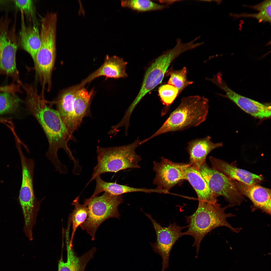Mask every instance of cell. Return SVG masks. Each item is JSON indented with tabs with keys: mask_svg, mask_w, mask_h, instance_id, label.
<instances>
[{
	"mask_svg": "<svg viewBox=\"0 0 271 271\" xmlns=\"http://www.w3.org/2000/svg\"><path fill=\"white\" fill-rule=\"evenodd\" d=\"M20 101L16 94L8 92H0V115L16 112L18 110Z\"/></svg>",
	"mask_w": 271,
	"mask_h": 271,
	"instance_id": "d4e9b609",
	"label": "cell"
},
{
	"mask_svg": "<svg viewBox=\"0 0 271 271\" xmlns=\"http://www.w3.org/2000/svg\"><path fill=\"white\" fill-rule=\"evenodd\" d=\"M187 73V69L185 67L178 70H172L169 73L170 77L168 83L176 88L179 95L186 87L193 83V82L188 80Z\"/></svg>",
	"mask_w": 271,
	"mask_h": 271,
	"instance_id": "484cf974",
	"label": "cell"
},
{
	"mask_svg": "<svg viewBox=\"0 0 271 271\" xmlns=\"http://www.w3.org/2000/svg\"><path fill=\"white\" fill-rule=\"evenodd\" d=\"M232 180L239 192L251 200L254 207L270 215V189L262 186L258 184H248Z\"/></svg>",
	"mask_w": 271,
	"mask_h": 271,
	"instance_id": "4fadbf2b",
	"label": "cell"
},
{
	"mask_svg": "<svg viewBox=\"0 0 271 271\" xmlns=\"http://www.w3.org/2000/svg\"><path fill=\"white\" fill-rule=\"evenodd\" d=\"M95 179L96 183V187L91 197L96 196L98 194L104 191L114 195H121L124 193L133 192L151 193L152 191V189L137 188L116 183L106 182L101 179L100 175L97 177Z\"/></svg>",
	"mask_w": 271,
	"mask_h": 271,
	"instance_id": "44dd1931",
	"label": "cell"
},
{
	"mask_svg": "<svg viewBox=\"0 0 271 271\" xmlns=\"http://www.w3.org/2000/svg\"><path fill=\"white\" fill-rule=\"evenodd\" d=\"M145 214L150 220L156 234V242L150 244L154 251L161 256V271H165L169 267V256L172 248L177 241L184 235L182 231L187 226L181 227L174 222L170 223L167 227H162L154 219L151 215Z\"/></svg>",
	"mask_w": 271,
	"mask_h": 271,
	"instance_id": "9c48e42d",
	"label": "cell"
},
{
	"mask_svg": "<svg viewBox=\"0 0 271 271\" xmlns=\"http://www.w3.org/2000/svg\"><path fill=\"white\" fill-rule=\"evenodd\" d=\"M127 63V62L122 58L116 56H109L107 55L101 66L82 81L81 83L84 86L96 78L102 76L107 78H125L127 76L125 71Z\"/></svg>",
	"mask_w": 271,
	"mask_h": 271,
	"instance_id": "e0dca14e",
	"label": "cell"
},
{
	"mask_svg": "<svg viewBox=\"0 0 271 271\" xmlns=\"http://www.w3.org/2000/svg\"><path fill=\"white\" fill-rule=\"evenodd\" d=\"M158 93L162 104L166 107L162 111V115H163L168 111L169 107L179 95V92L176 88L168 84L160 87Z\"/></svg>",
	"mask_w": 271,
	"mask_h": 271,
	"instance_id": "4316f807",
	"label": "cell"
},
{
	"mask_svg": "<svg viewBox=\"0 0 271 271\" xmlns=\"http://www.w3.org/2000/svg\"><path fill=\"white\" fill-rule=\"evenodd\" d=\"M184 180H188L195 190L199 201L210 202H218L199 171L189 164L185 171Z\"/></svg>",
	"mask_w": 271,
	"mask_h": 271,
	"instance_id": "ffe728a7",
	"label": "cell"
},
{
	"mask_svg": "<svg viewBox=\"0 0 271 271\" xmlns=\"http://www.w3.org/2000/svg\"><path fill=\"white\" fill-rule=\"evenodd\" d=\"M178 1L175 0H169V1H160L161 3H165L168 4H170L174 3L175 1Z\"/></svg>",
	"mask_w": 271,
	"mask_h": 271,
	"instance_id": "4dcf8cb0",
	"label": "cell"
},
{
	"mask_svg": "<svg viewBox=\"0 0 271 271\" xmlns=\"http://www.w3.org/2000/svg\"><path fill=\"white\" fill-rule=\"evenodd\" d=\"M213 83L225 92V95L222 96L232 101L247 113L261 119L270 117V103H261L238 94L228 87L221 76L215 78Z\"/></svg>",
	"mask_w": 271,
	"mask_h": 271,
	"instance_id": "7c38bea8",
	"label": "cell"
},
{
	"mask_svg": "<svg viewBox=\"0 0 271 271\" xmlns=\"http://www.w3.org/2000/svg\"><path fill=\"white\" fill-rule=\"evenodd\" d=\"M21 29L20 32V44L22 48L31 56L34 62L41 45V37L37 25L27 26L25 24L24 14L21 11Z\"/></svg>",
	"mask_w": 271,
	"mask_h": 271,
	"instance_id": "ac0fdd59",
	"label": "cell"
},
{
	"mask_svg": "<svg viewBox=\"0 0 271 271\" xmlns=\"http://www.w3.org/2000/svg\"><path fill=\"white\" fill-rule=\"evenodd\" d=\"M79 196L76 197L73 201L72 205L74 207L72 212L69 218L72 222V230L70 240V245H73V240L76 230L78 227L84 223L87 219L88 215V210L87 205L79 202Z\"/></svg>",
	"mask_w": 271,
	"mask_h": 271,
	"instance_id": "603a6c76",
	"label": "cell"
},
{
	"mask_svg": "<svg viewBox=\"0 0 271 271\" xmlns=\"http://www.w3.org/2000/svg\"><path fill=\"white\" fill-rule=\"evenodd\" d=\"M20 86L14 83L2 86H0V92H8L16 94L18 92H20Z\"/></svg>",
	"mask_w": 271,
	"mask_h": 271,
	"instance_id": "f546056e",
	"label": "cell"
},
{
	"mask_svg": "<svg viewBox=\"0 0 271 271\" xmlns=\"http://www.w3.org/2000/svg\"><path fill=\"white\" fill-rule=\"evenodd\" d=\"M209 107V100L204 96L193 95L183 97L161 126L144 142L162 134L181 131L199 125L206 120Z\"/></svg>",
	"mask_w": 271,
	"mask_h": 271,
	"instance_id": "3957f363",
	"label": "cell"
},
{
	"mask_svg": "<svg viewBox=\"0 0 271 271\" xmlns=\"http://www.w3.org/2000/svg\"><path fill=\"white\" fill-rule=\"evenodd\" d=\"M121 6L139 12L162 10L167 6L149 0H129L121 1Z\"/></svg>",
	"mask_w": 271,
	"mask_h": 271,
	"instance_id": "cb8c5ba5",
	"label": "cell"
},
{
	"mask_svg": "<svg viewBox=\"0 0 271 271\" xmlns=\"http://www.w3.org/2000/svg\"><path fill=\"white\" fill-rule=\"evenodd\" d=\"M7 119L6 118H0V123H4L6 122Z\"/></svg>",
	"mask_w": 271,
	"mask_h": 271,
	"instance_id": "1f68e13d",
	"label": "cell"
},
{
	"mask_svg": "<svg viewBox=\"0 0 271 271\" xmlns=\"http://www.w3.org/2000/svg\"><path fill=\"white\" fill-rule=\"evenodd\" d=\"M209 159L212 168L230 179L248 184H258L263 181V178L261 175L239 168L233 164L212 156H210Z\"/></svg>",
	"mask_w": 271,
	"mask_h": 271,
	"instance_id": "5bb4252c",
	"label": "cell"
},
{
	"mask_svg": "<svg viewBox=\"0 0 271 271\" xmlns=\"http://www.w3.org/2000/svg\"><path fill=\"white\" fill-rule=\"evenodd\" d=\"M189 47L179 39L172 48L164 52L153 62L146 72L139 93L129 108L133 110L141 99L148 92L161 83L165 74L172 62L183 52L188 50Z\"/></svg>",
	"mask_w": 271,
	"mask_h": 271,
	"instance_id": "8992f818",
	"label": "cell"
},
{
	"mask_svg": "<svg viewBox=\"0 0 271 271\" xmlns=\"http://www.w3.org/2000/svg\"><path fill=\"white\" fill-rule=\"evenodd\" d=\"M6 13L0 18V75L11 77L14 82L22 85L16 61L18 47L16 33V16L12 26Z\"/></svg>",
	"mask_w": 271,
	"mask_h": 271,
	"instance_id": "52a82bcc",
	"label": "cell"
},
{
	"mask_svg": "<svg viewBox=\"0 0 271 271\" xmlns=\"http://www.w3.org/2000/svg\"><path fill=\"white\" fill-rule=\"evenodd\" d=\"M123 201L121 195H114L106 192L100 196L86 199L84 204L87 207L88 215L80 225L81 229L86 231L94 240L98 228L104 221L112 218H119L118 207Z\"/></svg>",
	"mask_w": 271,
	"mask_h": 271,
	"instance_id": "5b68a950",
	"label": "cell"
},
{
	"mask_svg": "<svg viewBox=\"0 0 271 271\" xmlns=\"http://www.w3.org/2000/svg\"><path fill=\"white\" fill-rule=\"evenodd\" d=\"M138 138L133 143L123 146L103 148L97 147L98 163L94 169L91 181L102 174L117 172L128 168H139V163L142 158L135 151L141 145Z\"/></svg>",
	"mask_w": 271,
	"mask_h": 271,
	"instance_id": "277c9868",
	"label": "cell"
},
{
	"mask_svg": "<svg viewBox=\"0 0 271 271\" xmlns=\"http://www.w3.org/2000/svg\"><path fill=\"white\" fill-rule=\"evenodd\" d=\"M199 171L214 195L217 198L223 196L230 207L239 206L245 198L236 187L233 180L209 167L205 162Z\"/></svg>",
	"mask_w": 271,
	"mask_h": 271,
	"instance_id": "ba28073f",
	"label": "cell"
},
{
	"mask_svg": "<svg viewBox=\"0 0 271 271\" xmlns=\"http://www.w3.org/2000/svg\"><path fill=\"white\" fill-rule=\"evenodd\" d=\"M271 9L259 11L255 14L243 13L241 14L231 13L230 15L235 19L241 17H251L257 19L259 22H267L271 23Z\"/></svg>",
	"mask_w": 271,
	"mask_h": 271,
	"instance_id": "f1b7e54d",
	"label": "cell"
},
{
	"mask_svg": "<svg viewBox=\"0 0 271 271\" xmlns=\"http://www.w3.org/2000/svg\"><path fill=\"white\" fill-rule=\"evenodd\" d=\"M84 87L81 84L67 89L55 102L58 112L71 137L75 131L74 124V102L78 91Z\"/></svg>",
	"mask_w": 271,
	"mask_h": 271,
	"instance_id": "9a60e30c",
	"label": "cell"
},
{
	"mask_svg": "<svg viewBox=\"0 0 271 271\" xmlns=\"http://www.w3.org/2000/svg\"><path fill=\"white\" fill-rule=\"evenodd\" d=\"M93 92H89L84 87L77 92L74 102V124L75 130L78 128L86 113Z\"/></svg>",
	"mask_w": 271,
	"mask_h": 271,
	"instance_id": "7402d4cb",
	"label": "cell"
},
{
	"mask_svg": "<svg viewBox=\"0 0 271 271\" xmlns=\"http://www.w3.org/2000/svg\"><path fill=\"white\" fill-rule=\"evenodd\" d=\"M16 8L20 10L28 17L34 20L35 10L34 3L33 0H13Z\"/></svg>",
	"mask_w": 271,
	"mask_h": 271,
	"instance_id": "83f0119b",
	"label": "cell"
},
{
	"mask_svg": "<svg viewBox=\"0 0 271 271\" xmlns=\"http://www.w3.org/2000/svg\"><path fill=\"white\" fill-rule=\"evenodd\" d=\"M21 160L22 178L19 201L23 213L30 215L37 212L40 208L42 200L36 198L33 186V178L34 167V160L24 155L21 148L18 149Z\"/></svg>",
	"mask_w": 271,
	"mask_h": 271,
	"instance_id": "30bf717a",
	"label": "cell"
},
{
	"mask_svg": "<svg viewBox=\"0 0 271 271\" xmlns=\"http://www.w3.org/2000/svg\"><path fill=\"white\" fill-rule=\"evenodd\" d=\"M67 259L63 261L62 255L58 260V271H84L89 261L94 257L96 248L93 247L82 256H78L69 240L66 241Z\"/></svg>",
	"mask_w": 271,
	"mask_h": 271,
	"instance_id": "d6986e66",
	"label": "cell"
},
{
	"mask_svg": "<svg viewBox=\"0 0 271 271\" xmlns=\"http://www.w3.org/2000/svg\"><path fill=\"white\" fill-rule=\"evenodd\" d=\"M222 146V143L213 142L209 136L190 141L188 143L187 147L189 155V164L194 169L199 171L200 166L206 162L208 154L214 149Z\"/></svg>",
	"mask_w": 271,
	"mask_h": 271,
	"instance_id": "2e32d148",
	"label": "cell"
},
{
	"mask_svg": "<svg viewBox=\"0 0 271 271\" xmlns=\"http://www.w3.org/2000/svg\"><path fill=\"white\" fill-rule=\"evenodd\" d=\"M23 88L26 93V106L41 126L48 139L49 148L46 156L56 169H60L63 164L57 156L59 149H63L70 159L75 160L67 144L72 138L58 112L50 104H48L49 102L45 99L44 95H39L30 85H26Z\"/></svg>",
	"mask_w": 271,
	"mask_h": 271,
	"instance_id": "6da1fadb",
	"label": "cell"
},
{
	"mask_svg": "<svg viewBox=\"0 0 271 271\" xmlns=\"http://www.w3.org/2000/svg\"><path fill=\"white\" fill-rule=\"evenodd\" d=\"M230 207L229 205L221 207L218 202H210L199 201L198 206L192 215L186 217L188 225L187 230L184 235H190L194 239L192 246L196 248V258L202 240L209 232L218 227H226L231 231L238 233L241 228H235L228 222L227 219L235 216L231 213H227L226 209Z\"/></svg>",
	"mask_w": 271,
	"mask_h": 271,
	"instance_id": "7a4b0ae2",
	"label": "cell"
},
{
	"mask_svg": "<svg viewBox=\"0 0 271 271\" xmlns=\"http://www.w3.org/2000/svg\"><path fill=\"white\" fill-rule=\"evenodd\" d=\"M159 162L153 161V170L156 173L153 184L158 189L166 193L180 181L184 179L185 170L189 164L173 162L163 157Z\"/></svg>",
	"mask_w": 271,
	"mask_h": 271,
	"instance_id": "8fae6325",
	"label": "cell"
}]
</instances>
